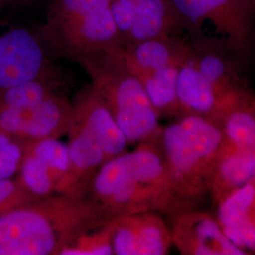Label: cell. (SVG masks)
<instances>
[{
	"label": "cell",
	"instance_id": "obj_1",
	"mask_svg": "<svg viewBox=\"0 0 255 255\" xmlns=\"http://www.w3.org/2000/svg\"><path fill=\"white\" fill-rule=\"evenodd\" d=\"M110 219L119 215L156 212L170 219L185 207L179 200L164 154L156 142L138 144L102 165L84 197Z\"/></svg>",
	"mask_w": 255,
	"mask_h": 255
},
{
	"label": "cell",
	"instance_id": "obj_2",
	"mask_svg": "<svg viewBox=\"0 0 255 255\" xmlns=\"http://www.w3.org/2000/svg\"><path fill=\"white\" fill-rule=\"evenodd\" d=\"M108 219L86 198L43 197L0 217V255H62Z\"/></svg>",
	"mask_w": 255,
	"mask_h": 255
},
{
	"label": "cell",
	"instance_id": "obj_3",
	"mask_svg": "<svg viewBox=\"0 0 255 255\" xmlns=\"http://www.w3.org/2000/svg\"><path fill=\"white\" fill-rule=\"evenodd\" d=\"M156 143L164 154L179 200L185 209L197 208L209 193L224 143L221 128L210 119L182 114L162 127Z\"/></svg>",
	"mask_w": 255,
	"mask_h": 255
},
{
	"label": "cell",
	"instance_id": "obj_4",
	"mask_svg": "<svg viewBox=\"0 0 255 255\" xmlns=\"http://www.w3.org/2000/svg\"><path fill=\"white\" fill-rule=\"evenodd\" d=\"M69 170L63 195L83 198L102 165L125 152L128 141L100 95L90 85L78 94L67 131Z\"/></svg>",
	"mask_w": 255,
	"mask_h": 255
},
{
	"label": "cell",
	"instance_id": "obj_5",
	"mask_svg": "<svg viewBox=\"0 0 255 255\" xmlns=\"http://www.w3.org/2000/svg\"><path fill=\"white\" fill-rule=\"evenodd\" d=\"M39 34L55 54L79 64L124 47L111 0H51Z\"/></svg>",
	"mask_w": 255,
	"mask_h": 255
},
{
	"label": "cell",
	"instance_id": "obj_6",
	"mask_svg": "<svg viewBox=\"0 0 255 255\" xmlns=\"http://www.w3.org/2000/svg\"><path fill=\"white\" fill-rule=\"evenodd\" d=\"M122 48V47H121ZM85 59L80 64L127 139L128 144L157 142L162 126L144 84L120 49Z\"/></svg>",
	"mask_w": 255,
	"mask_h": 255
},
{
	"label": "cell",
	"instance_id": "obj_7",
	"mask_svg": "<svg viewBox=\"0 0 255 255\" xmlns=\"http://www.w3.org/2000/svg\"><path fill=\"white\" fill-rule=\"evenodd\" d=\"M73 102L57 92L50 77L0 91V130L22 145L67 134Z\"/></svg>",
	"mask_w": 255,
	"mask_h": 255
},
{
	"label": "cell",
	"instance_id": "obj_8",
	"mask_svg": "<svg viewBox=\"0 0 255 255\" xmlns=\"http://www.w3.org/2000/svg\"><path fill=\"white\" fill-rule=\"evenodd\" d=\"M171 229L156 212L119 215L79 237L62 255H164Z\"/></svg>",
	"mask_w": 255,
	"mask_h": 255
},
{
	"label": "cell",
	"instance_id": "obj_9",
	"mask_svg": "<svg viewBox=\"0 0 255 255\" xmlns=\"http://www.w3.org/2000/svg\"><path fill=\"white\" fill-rule=\"evenodd\" d=\"M183 29L209 23L240 62L255 53V10L248 0H169Z\"/></svg>",
	"mask_w": 255,
	"mask_h": 255
},
{
	"label": "cell",
	"instance_id": "obj_10",
	"mask_svg": "<svg viewBox=\"0 0 255 255\" xmlns=\"http://www.w3.org/2000/svg\"><path fill=\"white\" fill-rule=\"evenodd\" d=\"M111 9L124 47L183 29L169 0H111Z\"/></svg>",
	"mask_w": 255,
	"mask_h": 255
},
{
	"label": "cell",
	"instance_id": "obj_11",
	"mask_svg": "<svg viewBox=\"0 0 255 255\" xmlns=\"http://www.w3.org/2000/svg\"><path fill=\"white\" fill-rule=\"evenodd\" d=\"M46 48L40 34L25 27L0 34V91L50 77Z\"/></svg>",
	"mask_w": 255,
	"mask_h": 255
},
{
	"label": "cell",
	"instance_id": "obj_12",
	"mask_svg": "<svg viewBox=\"0 0 255 255\" xmlns=\"http://www.w3.org/2000/svg\"><path fill=\"white\" fill-rule=\"evenodd\" d=\"M19 177L38 198L61 194L69 170L67 145L46 139L23 145Z\"/></svg>",
	"mask_w": 255,
	"mask_h": 255
},
{
	"label": "cell",
	"instance_id": "obj_13",
	"mask_svg": "<svg viewBox=\"0 0 255 255\" xmlns=\"http://www.w3.org/2000/svg\"><path fill=\"white\" fill-rule=\"evenodd\" d=\"M172 244L182 255H247L233 244L215 216L197 208L171 218Z\"/></svg>",
	"mask_w": 255,
	"mask_h": 255
},
{
	"label": "cell",
	"instance_id": "obj_14",
	"mask_svg": "<svg viewBox=\"0 0 255 255\" xmlns=\"http://www.w3.org/2000/svg\"><path fill=\"white\" fill-rule=\"evenodd\" d=\"M191 46L193 60L202 76L231 105L251 88L234 61L237 57L227 46L221 47L218 43L200 37Z\"/></svg>",
	"mask_w": 255,
	"mask_h": 255
},
{
	"label": "cell",
	"instance_id": "obj_15",
	"mask_svg": "<svg viewBox=\"0 0 255 255\" xmlns=\"http://www.w3.org/2000/svg\"><path fill=\"white\" fill-rule=\"evenodd\" d=\"M214 206L215 218L229 240L247 255H255V180Z\"/></svg>",
	"mask_w": 255,
	"mask_h": 255
},
{
	"label": "cell",
	"instance_id": "obj_16",
	"mask_svg": "<svg viewBox=\"0 0 255 255\" xmlns=\"http://www.w3.org/2000/svg\"><path fill=\"white\" fill-rule=\"evenodd\" d=\"M177 95L182 115H196L218 125L231 106L202 76L193 60L192 46L190 54L179 68Z\"/></svg>",
	"mask_w": 255,
	"mask_h": 255
},
{
	"label": "cell",
	"instance_id": "obj_17",
	"mask_svg": "<svg viewBox=\"0 0 255 255\" xmlns=\"http://www.w3.org/2000/svg\"><path fill=\"white\" fill-rule=\"evenodd\" d=\"M190 52L191 44L177 35L150 39L120 49L124 61L135 75L181 66Z\"/></svg>",
	"mask_w": 255,
	"mask_h": 255
},
{
	"label": "cell",
	"instance_id": "obj_18",
	"mask_svg": "<svg viewBox=\"0 0 255 255\" xmlns=\"http://www.w3.org/2000/svg\"><path fill=\"white\" fill-rule=\"evenodd\" d=\"M255 180V153L223 143L210 182L208 195L217 204L232 192Z\"/></svg>",
	"mask_w": 255,
	"mask_h": 255
},
{
	"label": "cell",
	"instance_id": "obj_19",
	"mask_svg": "<svg viewBox=\"0 0 255 255\" xmlns=\"http://www.w3.org/2000/svg\"><path fill=\"white\" fill-rule=\"evenodd\" d=\"M219 125L225 142L255 153V91L252 87L230 106Z\"/></svg>",
	"mask_w": 255,
	"mask_h": 255
},
{
	"label": "cell",
	"instance_id": "obj_20",
	"mask_svg": "<svg viewBox=\"0 0 255 255\" xmlns=\"http://www.w3.org/2000/svg\"><path fill=\"white\" fill-rule=\"evenodd\" d=\"M180 66H168L153 72L138 74L137 77L145 86L148 98L159 117L182 115L177 95V78Z\"/></svg>",
	"mask_w": 255,
	"mask_h": 255
},
{
	"label": "cell",
	"instance_id": "obj_21",
	"mask_svg": "<svg viewBox=\"0 0 255 255\" xmlns=\"http://www.w3.org/2000/svg\"><path fill=\"white\" fill-rule=\"evenodd\" d=\"M38 199L27 189L19 175L0 180V217Z\"/></svg>",
	"mask_w": 255,
	"mask_h": 255
},
{
	"label": "cell",
	"instance_id": "obj_22",
	"mask_svg": "<svg viewBox=\"0 0 255 255\" xmlns=\"http://www.w3.org/2000/svg\"><path fill=\"white\" fill-rule=\"evenodd\" d=\"M23 154V145L0 130V180L18 175Z\"/></svg>",
	"mask_w": 255,
	"mask_h": 255
},
{
	"label": "cell",
	"instance_id": "obj_23",
	"mask_svg": "<svg viewBox=\"0 0 255 255\" xmlns=\"http://www.w3.org/2000/svg\"><path fill=\"white\" fill-rule=\"evenodd\" d=\"M39 1H42V0H0V8L4 5L28 7V6L36 4Z\"/></svg>",
	"mask_w": 255,
	"mask_h": 255
},
{
	"label": "cell",
	"instance_id": "obj_24",
	"mask_svg": "<svg viewBox=\"0 0 255 255\" xmlns=\"http://www.w3.org/2000/svg\"><path fill=\"white\" fill-rule=\"evenodd\" d=\"M248 1L250 2V4L253 6V8H254L255 10V0H248Z\"/></svg>",
	"mask_w": 255,
	"mask_h": 255
}]
</instances>
